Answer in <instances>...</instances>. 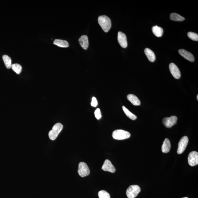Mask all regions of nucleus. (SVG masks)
I'll use <instances>...</instances> for the list:
<instances>
[{
    "label": "nucleus",
    "instance_id": "obj_1",
    "mask_svg": "<svg viewBox=\"0 0 198 198\" xmlns=\"http://www.w3.org/2000/svg\"><path fill=\"white\" fill-rule=\"evenodd\" d=\"M98 22L105 32H109L112 26L111 21L109 17L105 15H101L98 17Z\"/></svg>",
    "mask_w": 198,
    "mask_h": 198
},
{
    "label": "nucleus",
    "instance_id": "obj_2",
    "mask_svg": "<svg viewBox=\"0 0 198 198\" xmlns=\"http://www.w3.org/2000/svg\"><path fill=\"white\" fill-rule=\"evenodd\" d=\"M131 134L129 132L122 129H117L112 133V136L116 140H121L129 139Z\"/></svg>",
    "mask_w": 198,
    "mask_h": 198
},
{
    "label": "nucleus",
    "instance_id": "obj_3",
    "mask_svg": "<svg viewBox=\"0 0 198 198\" xmlns=\"http://www.w3.org/2000/svg\"><path fill=\"white\" fill-rule=\"evenodd\" d=\"M63 125L60 123H56L54 125L52 130L50 131L48 136L51 140L53 141L56 139L60 132L63 129Z\"/></svg>",
    "mask_w": 198,
    "mask_h": 198
},
{
    "label": "nucleus",
    "instance_id": "obj_4",
    "mask_svg": "<svg viewBox=\"0 0 198 198\" xmlns=\"http://www.w3.org/2000/svg\"><path fill=\"white\" fill-rule=\"evenodd\" d=\"M140 191V188L138 185H131L127 190L126 195L128 198H135Z\"/></svg>",
    "mask_w": 198,
    "mask_h": 198
},
{
    "label": "nucleus",
    "instance_id": "obj_5",
    "mask_svg": "<svg viewBox=\"0 0 198 198\" xmlns=\"http://www.w3.org/2000/svg\"><path fill=\"white\" fill-rule=\"evenodd\" d=\"M78 173L79 176L82 177L89 176L90 173V170L86 163L82 162L79 163Z\"/></svg>",
    "mask_w": 198,
    "mask_h": 198
},
{
    "label": "nucleus",
    "instance_id": "obj_6",
    "mask_svg": "<svg viewBox=\"0 0 198 198\" xmlns=\"http://www.w3.org/2000/svg\"><path fill=\"white\" fill-rule=\"evenodd\" d=\"M188 142L189 139L187 136H184L181 139L178 146L177 153L178 154L183 153L187 146Z\"/></svg>",
    "mask_w": 198,
    "mask_h": 198
},
{
    "label": "nucleus",
    "instance_id": "obj_7",
    "mask_svg": "<svg viewBox=\"0 0 198 198\" xmlns=\"http://www.w3.org/2000/svg\"><path fill=\"white\" fill-rule=\"evenodd\" d=\"M178 120L177 117L172 116L170 117L164 118L163 120V125L166 127L170 128L176 124Z\"/></svg>",
    "mask_w": 198,
    "mask_h": 198
},
{
    "label": "nucleus",
    "instance_id": "obj_8",
    "mask_svg": "<svg viewBox=\"0 0 198 198\" xmlns=\"http://www.w3.org/2000/svg\"><path fill=\"white\" fill-rule=\"evenodd\" d=\"M188 162L190 166H194L198 164V153L197 152L193 151L189 154L188 157Z\"/></svg>",
    "mask_w": 198,
    "mask_h": 198
},
{
    "label": "nucleus",
    "instance_id": "obj_9",
    "mask_svg": "<svg viewBox=\"0 0 198 198\" xmlns=\"http://www.w3.org/2000/svg\"><path fill=\"white\" fill-rule=\"evenodd\" d=\"M169 69L172 76L175 79H179L181 77V73L180 70L178 66L173 63H171L169 65Z\"/></svg>",
    "mask_w": 198,
    "mask_h": 198
},
{
    "label": "nucleus",
    "instance_id": "obj_10",
    "mask_svg": "<svg viewBox=\"0 0 198 198\" xmlns=\"http://www.w3.org/2000/svg\"><path fill=\"white\" fill-rule=\"evenodd\" d=\"M118 42L122 48H126L127 47V39L124 33L121 32H118Z\"/></svg>",
    "mask_w": 198,
    "mask_h": 198
},
{
    "label": "nucleus",
    "instance_id": "obj_11",
    "mask_svg": "<svg viewBox=\"0 0 198 198\" xmlns=\"http://www.w3.org/2000/svg\"><path fill=\"white\" fill-rule=\"evenodd\" d=\"M102 169L104 171L111 172V173H114L116 171L115 167L109 160H106L105 161L102 166Z\"/></svg>",
    "mask_w": 198,
    "mask_h": 198
},
{
    "label": "nucleus",
    "instance_id": "obj_12",
    "mask_svg": "<svg viewBox=\"0 0 198 198\" xmlns=\"http://www.w3.org/2000/svg\"><path fill=\"white\" fill-rule=\"evenodd\" d=\"M179 53L183 57L190 62H193L195 61V57L190 52L184 49H181L178 51Z\"/></svg>",
    "mask_w": 198,
    "mask_h": 198
},
{
    "label": "nucleus",
    "instance_id": "obj_13",
    "mask_svg": "<svg viewBox=\"0 0 198 198\" xmlns=\"http://www.w3.org/2000/svg\"><path fill=\"white\" fill-rule=\"evenodd\" d=\"M79 42L80 46L84 49L86 50L89 47V40L87 36L82 35L80 38Z\"/></svg>",
    "mask_w": 198,
    "mask_h": 198
},
{
    "label": "nucleus",
    "instance_id": "obj_14",
    "mask_svg": "<svg viewBox=\"0 0 198 198\" xmlns=\"http://www.w3.org/2000/svg\"><path fill=\"white\" fill-rule=\"evenodd\" d=\"M127 98L128 100L130 101L132 104V105L135 106H139L141 104L140 100L135 95L129 94L127 95Z\"/></svg>",
    "mask_w": 198,
    "mask_h": 198
},
{
    "label": "nucleus",
    "instance_id": "obj_15",
    "mask_svg": "<svg viewBox=\"0 0 198 198\" xmlns=\"http://www.w3.org/2000/svg\"><path fill=\"white\" fill-rule=\"evenodd\" d=\"M171 145L170 141L168 139H166L164 141L162 146V150L163 153H167L170 150Z\"/></svg>",
    "mask_w": 198,
    "mask_h": 198
},
{
    "label": "nucleus",
    "instance_id": "obj_16",
    "mask_svg": "<svg viewBox=\"0 0 198 198\" xmlns=\"http://www.w3.org/2000/svg\"><path fill=\"white\" fill-rule=\"evenodd\" d=\"M145 53L150 62H154L156 59V56L153 51L149 48H146L145 50Z\"/></svg>",
    "mask_w": 198,
    "mask_h": 198
},
{
    "label": "nucleus",
    "instance_id": "obj_17",
    "mask_svg": "<svg viewBox=\"0 0 198 198\" xmlns=\"http://www.w3.org/2000/svg\"><path fill=\"white\" fill-rule=\"evenodd\" d=\"M53 43L61 48H66L69 46V43L67 41L62 40L55 39Z\"/></svg>",
    "mask_w": 198,
    "mask_h": 198
},
{
    "label": "nucleus",
    "instance_id": "obj_18",
    "mask_svg": "<svg viewBox=\"0 0 198 198\" xmlns=\"http://www.w3.org/2000/svg\"><path fill=\"white\" fill-rule=\"evenodd\" d=\"M152 31L153 34L157 37H161L163 33V30L162 28L157 25L153 26L152 28Z\"/></svg>",
    "mask_w": 198,
    "mask_h": 198
},
{
    "label": "nucleus",
    "instance_id": "obj_19",
    "mask_svg": "<svg viewBox=\"0 0 198 198\" xmlns=\"http://www.w3.org/2000/svg\"><path fill=\"white\" fill-rule=\"evenodd\" d=\"M170 18L172 21H182L185 20L183 17L176 13H172L170 15Z\"/></svg>",
    "mask_w": 198,
    "mask_h": 198
},
{
    "label": "nucleus",
    "instance_id": "obj_20",
    "mask_svg": "<svg viewBox=\"0 0 198 198\" xmlns=\"http://www.w3.org/2000/svg\"><path fill=\"white\" fill-rule=\"evenodd\" d=\"M122 108L125 114H126V116H127L128 118H129V119L133 120H135L136 119L137 117H136V115H134V114L130 112V111L126 107L122 106Z\"/></svg>",
    "mask_w": 198,
    "mask_h": 198
},
{
    "label": "nucleus",
    "instance_id": "obj_21",
    "mask_svg": "<svg viewBox=\"0 0 198 198\" xmlns=\"http://www.w3.org/2000/svg\"><path fill=\"white\" fill-rule=\"evenodd\" d=\"M2 58L6 68L8 69H10L12 65L10 57L8 55H5L3 56Z\"/></svg>",
    "mask_w": 198,
    "mask_h": 198
},
{
    "label": "nucleus",
    "instance_id": "obj_22",
    "mask_svg": "<svg viewBox=\"0 0 198 198\" xmlns=\"http://www.w3.org/2000/svg\"><path fill=\"white\" fill-rule=\"evenodd\" d=\"M11 68L17 74H20L22 71V68L20 65L18 64H14L11 65Z\"/></svg>",
    "mask_w": 198,
    "mask_h": 198
},
{
    "label": "nucleus",
    "instance_id": "obj_23",
    "mask_svg": "<svg viewBox=\"0 0 198 198\" xmlns=\"http://www.w3.org/2000/svg\"><path fill=\"white\" fill-rule=\"evenodd\" d=\"M99 198H111L110 195L106 191L102 190L98 192Z\"/></svg>",
    "mask_w": 198,
    "mask_h": 198
},
{
    "label": "nucleus",
    "instance_id": "obj_24",
    "mask_svg": "<svg viewBox=\"0 0 198 198\" xmlns=\"http://www.w3.org/2000/svg\"><path fill=\"white\" fill-rule=\"evenodd\" d=\"M188 36L192 40L198 41V35L197 34L193 32H189L188 33Z\"/></svg>",
    "mask_w": 198,
    "mask_h": 198
},
{
    "label": "nucleus",
    "instance_id": "obj_25",
    "mask_svg": "<svg viewBox=\"0 0 198 198\" xmlns=\"http://www.w3.org/2000/svg\"><path fill=\"white\" fill-rule=\"evenodd\" d=\"M94 114L95 118H97V119L99 120L102 117L101 113L100 110L99 108H97L95 110Z\"/></svg>",
    "mask_w": 198,
    "mask_h": 198
},
{
    "label": "nucleus",
    "instance_id": "obj_26",
    "mask_svg": "<svg viewBox=\"0 0 198 198\" xmlns=\"http://www.w3.org/2000/svg\"><path fill=\"white\" fill-rule=\"evenodd\" d=\"M97 100L96 98H95V97H93L92 98V102H91V105H92V106L95 107L97 106Z\"/></svg>",
    "mask_w": 198,
    "mask_h": 198
},
{
    "label": "nucleus",
    "instance_id": "obj_27",
    "mask_svg": "<svg viewBox=\"0 0 198 198\" xmlns=\"http://www.w3.org/2000/svg\"><path fill=\"white\" fill-rule=\"evenodd\" d=\"M197 100H198V95H197Z\"/></svg>",
    "mask_w": 198,
    "mask_h": 198
},
{
    "label": "nucleus",
    "instance_id": "obj_28",
    "mask_svg": "<svg viewBox=\"0 0 198 198\" xmlns=\"http://www.w3.org/2000/svg\"><path fill=\"white\" fill-rule=\"evenodd\" d=\"M188 198V197H184V198Z\"/></svg>",
    "mask_w": 198,
    "mask_h": 198
}]
</instances>
